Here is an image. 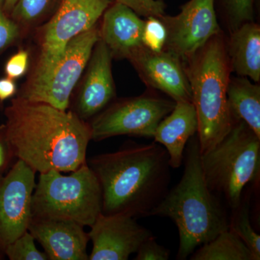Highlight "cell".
Returning <instances> with one entry per match:
<instances>
[{"instance_id": "obj_1", "label": "cell", "mask_w": 260, "mask_h": 260, "mask_svg": "<svg viewBox=\"0 0 260 260\" xmlns=\"http://www.w3.org/2000/svg\"><path fill=\"white\" fill-rule=\"evenodd\" d=\"M7 138L15 157L36 172H71L86 162L90 124L74 112L20 97L5 112Z\"/></svg>"}, {"instance_id": "obj_2", "label": "cell", "mask_w": 260, "mask_h": 260, "mask_svg": "<svg viewBox=\"0 0 260 260\" xmlns=\"http://www.w3.org/2000/svg\"><path fill=\"white\" fill-rule=\"evenodd\" d=\"M102 191V213L149 217L169 191L171 166L159 143H129L90 160Z\"/></svg>"}, {"instance_id": "obj_3", "label": "cell", "mask_w": 260, "mask_h": 260, "mask_svg": "<svg viewBox=\"0 0 260 260\" xmlns=\"http://www.w3.org/2000/svg\"><path fill=\"white\" fill-rule=\"evenodd\" d=\"M184 171L177 185L150 212L149 217L169 218L179 235L177 259L184 260L198 246L210 242L230 228V220L220 198L205 182L198 135L184 149Z\"/></svg>"}, {"instance_id": "obj_4", "label": "cell", "mask_w": 260, "mask_h": 260, "mask_svg": "<svg viewBox=\"0 0 260 260\" xmlns=\"http://www.w3.org/2000/svg\"><path fill=\"white\" fill-rule=\"evenodd\" d=\"M186 70L198 119L201 154L220 143L234 122L228 107L231 70L226 47L220 35L212 38L189 59Z\"/></svg>"}, {"instance_id": "obj_5", "label": "cell", "mask_w": 260, "mask_h": 260, "mask_svg": "<svg viewBox=\"0 0 260 260\" xmlns=\"http://www.w3.org/2000/svg\"><path fill=\"white\" fill-rule=\"evenodd\" d=\"M201 164L210 191L237 209L244 187L259 178L260 138L244 121L234 122L220 143L201 154Z\"/></svg>"}, {"instance_id": "obj_6", "label": "cell", "mask_w": 260, "mask_h": 260, "mask_svg": "<svg viewBox=\"0 0 260 260\" xmlns=\"http://www.w3.org/2000/svg\"><path fill=\"white\" fill-rule=\"evenodd\" d=\"M99 181L87 162L70 175L51 171L41 173L32 199V215L70 220L91 226L102 213Z\"/></svg>"}, {"instance_id": "obj_7", "label": "cell", "mask_w": 260, "mask_h": 260, "mask_svg": "<svg viewBox=\"0 0 260 260\" xmlns=\"http://www.w3.org/2000/svg\"><path fill=\"white\" fill-rule=\"evenodd\" d=\"M99 39L100 34L95 26L72 39L59 60L46 71L34 73L18 97L66 111Z\"/></svg>"}, {"instance_id": "obj_8", "label": "cell", "mask_w": 260, "mask_h": 260, "mask_svg": "<svg viewBox=\"0 0 260 260\" xmlns=\"http://www.w3.org/2000/svg\"><path fill=\"white\" fill-rule=\"evenodd\" d=\"M176 102L143 95L113 104L90 124L91 140L99 142L119 136L153 138L160 121L170 114Z\"/></svg>"}, {"instance_id": "obj_9", "label": "cell", "mask_w": 260, "mask_h": 260, "mask_svg": "<svg viewBox=\"0 0 260 260\" xmlns=\"http://www.w3.org/2000/svg\"><path fill=\"white\" fill-rule=\"evenodd\" d=\"M110 3L111 0H62L44 30L42 54L34 73H43L55 64L70 41L93 28Z\"/></svg>"}, {"instance_id": "obj_10", "label": "cell", "mask_w": 260, "mask_h": 260, "mask_svg": "<svg viewBox=\"0 0 260 260\" xmlns=\"http://www.w3.org/2000/svg\"><path fill=\"white\" fill-rule=\"evenodd\" d=\"M36 172L16 160L0 178V252L28 231L32 217V199Z\"/></svg>"}, {"instance_id": "obj_11", "label": "cell", "mask_w": 260, "mask_h": 260, "mask_svg": "<svg viewBox=\"0 0 260 260\" xmlns=\"http://www.w3.org/2000/svg\"><path fill=\"white\" fill-rule=\"evenodd\" d=\"M167 30L166 51L189 61L215 36L220 34L214 0H190L176 16L160 18Z\"/></svg>"}, {"instance_id": "obj_12", "label": "cell", "mask_w": 260, "mask_h": 260, "mask_svg": "<svg viewBox=\"0 0 260 260\" xmlns=\"http://www.w3.org/2000/svg\"><path fill=\"white\" fill-rule=\"evenodd\" d=\"M88 233L93 244L89 260H126L153 237L134 217L101 213Z\"/></svg>"}, {"instance_id": "obj_13", "label": "cell", "mask_w": 260, "mask_h": 260, "mask_svg": "<svg viewBox=\"0 0 260 260\" xmlns=\"http://www.w3.org/2000/svg\"><path fill=\"white\" fill-rule=\"evenodd\" d=\"M129 60L147 85L167 93L174 102H191L192 95L181 59L169 51H153L143 46Z\"/></svg>"}, {"instance_id": "obj_14", "label": "cell", "mask_w": 260, "mask_h": 260, "mask_svg": "<svg viewBox=\"0 0 260 260\" xmlns=\"http://www.w3.org/2000/svg\"><path fill=\"white\" fill-rule=\"evenodd\" d=\"M28 231L40 243L49 260L88 259L90 239L80 224L32 215Z\"/></svg>"}, {"instance_id": "obj_15", "label": "cell", "mask_w": 260, "mask_h": 260, "mask_svg": "<svg viewBox=\"0 0 260 260\" xmlns=\"http://www.w3.org/2000/svg\"><path fill=\"white\" fill-rule=\"evenodd\" d=\"M112 53L99 39L90 58L89 68L76 102L77 114L85 121L99 114L115 95Z\"/></svg>"}, {"instance_id": "obj_16", "label": "cell", "mask_w": 260, "mask_h": 260, "mask_svg": "<svg viewBox=\"0 0 260 260\" xmlns=\"http://www.w3.org/2000/svg\"><path fill=\"white\" fill-rule=\"evenodd\" d=\"M144 20L121 3H116L104 12L102 40L112 55L129 59L143 47Z\"/></svg>"}, {"instance_id": "obj_17", "label": "cell", "mask_w": 260, "mask_h": 260, "mask_svg": "<svg viewBox=\"0 0 260 260\" xmlns=\"http://www.w3.org/2000/svg\"><path fill=\"white\" fill-rule=\"evenodd\" d=\"M198 129V115L191 102H176L170 114L159 123L153 138L167 150L173 169L181 167L186 145Z\"/></svg>"}, {"instance_id": "obj_18", "label": "cell", "mask_w": 260, "mask_h": 260, "mask_svg": "<svg viewBox=\"0 0 260 260\" xmlns=\"http://www.w3.org/2000/svg\"><path fill=\"white\" fill-rule=\"evenodd\" d=\"M231 70L239 76L260 80V28L252 22L243 23L234 30L228 45Z\"/></svg>"}, {"instance_id": "obj_19", "label": "cell", "mask_w": 260, "mask_h": 260, "mask_svg": "<svg viewBox=\"0 0 260 260\" xmlns=\"http://www.w3.org/2000/svg\"><path fill=\"white\" fill-rule=\"evenodd\" d=\"M228 107L234 122L243 121L260 138V87L246 77L229 79Z\"/></svg>"}, {"instance_id": "obj_20", "label": "cell", "mask_w": 260, "mask_h": 260, "mask_svg": "<svg viewBox=\"0 0 260 260\" xmlns=\"http://www.w3.org/2000/svg\"><path fill=\"white\" fill-rule=\"evenodd\" d=\"M191 260H255L249 248L230 229L191 254Z\"/></svg>"}, {"instance_id": "obj_21", "label": "cell", "mask_w": 260, "mask_h": 260, "mask_svg": "<svg viewBox=\"0 0 260 260\" xmlns=\"http://www.w3.org/2000/svg\"><path fill=\"white\" fill-rule=\"evenodd\" d=\"M235 215L230 220L229 229L242 239L243 242L252 253L254 259H260V237L253 229L250 223L249 205L246 202L241 203L237 209L234 210Z\"/></svg>"}, {"instance_id": "obj_22", "label": "cell", "mask_w": 260, "mask_h": 260, "mask_svg": "<svg viewBox=\"0 0 260 260\" xmlns=\"http://www.w3.org/2000/svg\"><path fill=\"white\" fill-rule=\"evenodd\" d=\"M35 239L28 231L7 246L4 254L10 260H47V254L37 249Z\"/></svg>"}, {"instance_id": "obj_23", "label": "cell", "mask_w": 260, "mask_h": 260, "mask_svg": "<svg viewBox=\"0 0 260 260\" xmlns=\"http://www.w3.org/2000/svg\"><path fill=\"white\" fill-rule=\"evenodd\" d=\"M167 39V28L162 20L155 17H148L143 28V46L153 51H161L165 47Z\"/></svg>"}, {"instance_id": "obj_24", "label": "cell", "mask_w": 260, "mask_h": 260, "mask_svg": "<svg viewBox=\"0 0 260 260\" xmlns=\"http://www.w3.org/2000/svg\"><path fill=\"white\" fill-rule=\"evenodd\" d=\"M51 0H18L12 17L20 23H30L39 18L47 9Z\"/></svg>"}, {"instance_id": "obj_25", "label": "cell", "mask_w": 260, "mask_h": 260, "mask_svg": "<svg viewBox=\"0 0 260 260\" xmlns=\"http://www.w3.org/2000/svg\"><path fill=\"white\" fill-rule=\"evenodd\" d=\"M234 30L253 20L254 0H224Z\"/></svg>"}, {"instance_id": "obj_26", "label": "cell", "mask_w": 260, "mask_h": 260, "mask_svg": "<svg viewBox=\"0 0 260 260\" xmlns=\"http://www.w3.org/2000/svg\"><path fill=\"white\" fill-rule=\"evenodd\" d=\"M126 5L137 15L161 18L165 15L166 5L162 0H116Z\"/></svg>"}, {"instance_id": "obj_27", "label": "cell", "mask_w": 260, "mask_h": 260, "mask_svg": "<svg viewBox=\"0 0 260 260\" xmlns=\"http://www.w3.org/2000/svg\"><path fill=\"white\" fill-rule=\"evenodd\" d=\"M18 34V25L8 18L3 8V0H0V53L16 40Z\"/></svg>"}, {"instance_id": "obj_28", "label": "cell", "mask_w": 260, "mask_h": 260, "mask_svg": "<svg viewBox=\"0 0 260 260\" xmlns=\"http://www.w3.org/2000/svg\"><path fill=\"white\" fill-rule=\"evenodd\" d=\"M136 253V260H168L170 257V251L159 245L154 236L145 240Z\"/></svg>"}, {"instance_id": "obj_29", "label": "cell", "mask_w": 260, "mask_h": 260, "mask_svg": "<svg viewBox=\"0 0 260 260\" xmlns=\"http://www.w3.org/2000/svg\"><path fill=\"white\" fill-rule=\"evenodd\" d=\"M28 54L20 51L12 56L5 65V73L10 79H18L25 75L28 66Z\"/></svg>"}, {"instance_id": "obj_30", "label": "cell", "mask_w": 260, "mask_h": 260, "mask_svg": "<svg viewBox=\"0 0 260 260\" xmlns=\"http://www.w3.org/2000/svg\"><path fill=\"white\" fill-rule=\"evenodd\" d=\"M14 158V154L7 138L5 124L0 125V178Z\"/></svg>"}, {"instance_id": "obj_31", "label": "cell", "mask_w": 260, "mask_h": 260, "mask_svg": "<svg viewBox=\"0 0 260 260\" xmlns=\"http://www.w3.org/2000/svg\"><path fill=\"white\" fill-rule=\"evenodd\" d=\"M16 85L14 80L9 78L0 79V102H3L15 95Z\"/></svg>"}, {"instance_id": "obj_32", "label": "cell", "mask_w": 260, "mask_h": 260, "mask_svg": "<svg viewBox=\"0 0 260 260\" xmlns=\"http://www.w3.org/2000/svg\"><path fill=\"white\" fill-rule=\"evenodd\" d=\"M18 1V0H3V8L7 14L12 13Z\"/></svg>"}]
</instances>
